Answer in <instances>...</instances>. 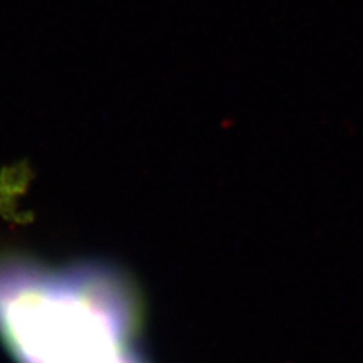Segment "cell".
Masks as SVG:
<instances>
[{
	"instance_id": "6da1fadb",
	"label": "cell",
	"mask_w": 363,
	"mask_h": 363,
	"mask_svg": "<svg viewBox=\"0 0 363 363\" xmlns=\"http://www.w3.org/2000/svg\"><path fill=\"white\" fill-rule=\"evenodd\" d=\"M138 303L108 267L0 259V339L17 363H143Z\"/></svg>"
}]
</instances>
